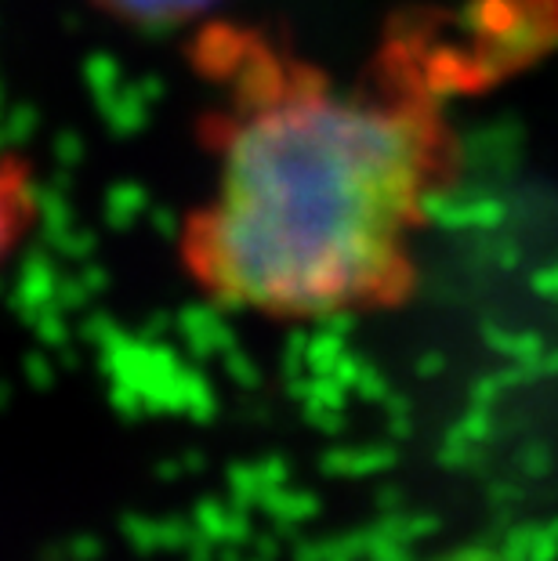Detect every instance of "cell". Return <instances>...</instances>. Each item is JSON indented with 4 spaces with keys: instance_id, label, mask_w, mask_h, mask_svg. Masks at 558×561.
Returning a JSON list of instances; mask_svg holds the SVG:
<instances>
[{
    "instance_id": "6da1fadb",
    "label": "cell",
    "mask_w": 558,
    "mask_h": 561,
    "mask_svg": "<svg viewBox=\"0 0 558 561\" xmlns=\"http://www.w3.org/2000/svg\"><path fill=\"white\" fill-rule=\"evenodd\" d=\"M189 47L210 163L178 225L189 283L229 312L280 322L407 301L454 138L399 51L344 88L265 26L210 19Z\"/></svg>"
},
{
    "instance_id": "7a4b0ae2",
    "label": "cell",
    "mask_w": 558,
    "mask_h": 561,
    "mask_svg": "<svg viewBox=\"0 0 558 561\" xmlns=\"http://www.w3.org/2000/svg\"><path fill=\"white\" fill-rule=\"evenodd\" d=\"M41 221L37 171L15 149H0V268L15 257Z\"/></svg>"
},
{
    "instance_id": "3957f363",
    "label": "cell",
    "mask_w": 558,
    "mask_h": 561,
    "mask_svg": "<svg viewBox=\"0 0 558 561\" xmlns=\"http://www.w3.org/2000/svg\"><path fill=\"white\" fill-rule=\"evenodd\" d=\"M99 4L135 22H178L185 15H196L207 0H99Z\"/></svg>"
}]
</instances>
